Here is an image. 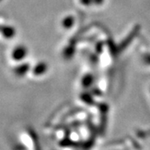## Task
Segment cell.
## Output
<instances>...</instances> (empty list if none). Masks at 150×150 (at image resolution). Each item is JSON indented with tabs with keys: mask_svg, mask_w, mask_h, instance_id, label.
<instances>
[{
	"mask_svg": "<svg viewBox=\"0 0 150 150\" xmlns=\"http://www.w3.org/2000/svg\"><path fill=\"white\" fill-rule=\"evenodd\" d=\"M26 55V48L23 46H17L13 48L12 52V58L15 61H21L25 58Z\"/></svg>",
	"mask_w": 150,
	"mask_h": 150,
	"instance_id": "obj_1",
	"label": "cell"
}]
</instances>
